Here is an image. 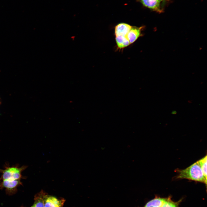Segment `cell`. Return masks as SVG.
Wrapping results in <instances>:
<instances>
[{
    "instance_id": "cell-7",
    "label": "cell",
    "mask_w": 207,
    "mask_h": 207,
    "mask_svg": "<svg viewBox=\"0 0 207 207\" xmlns=\"http://www.w3.org/2000/svg\"><path fill=\"white\" fill-rule=\"evenodd\" d=\"M144 28V26L140 27L132 26L127 35L130 44L134 43L139 37L143 36L142 32Z\"/></svg>"
},
{
    "instance_id": "cell-2",
    "label": "cell",
    "mask_w": 207,
    "mask_h": 207,
    "mask_svg": "<svg viewBox=\"0 0 207 207\" xmlns=\"http://www.w3.org/2000/svg\"><path fill=\"white\" fill-rule=\"evenodd\" d=\"M28 167L26 165L20 166L19 164L11 166L9 163H6L4 165V169L0 168L1 175L0 180H14L25 179L22 175V172Z\"/></svg>"
},
{
    "instance_id": "cell-12",
    "label": "cell",
    "mask_w": 207,
    "mask_h": 207,
    "mask_svg": "<svg viewBox=\"0 0 207 207\" xmlns=\"http://www.w3.org/2000/svg\"><path fill=\"white\" fill-rule=\"evenodd\" d=\"M177 113L175 111H174L172 112V113L173 114H175Z\"/></svg>"
},
{
    "instance_id": "cell-11",
    "label": "cell",
    "mask_w": 207,
    "mask_h": 207,
    "mask_svg": "<svg viewBox=\"0 0 207 207\" xmlns=\"http://www.w3.org/2000/svg\"><path fill=\"white\" fill-rule=\"evenodd\" d=\"M207 157L206 155L197 162L200 166L204 175L206 179H207Z\"/></svg>"
},
{
    "instance_id": "cell-10",
    "label": "cell",
    "mask_w": 207,
    "mask_h": 207,
    "mask_svg": "<svg viewBox=\"0 0 207 207\" xmlns=\"http://www.w3.org/2000/svg\"><path fill=\"white\" fill-rule=\"evenodd\" d=\"M115 40L117 48L119 49H123L130 44L126 36H116Z\"/></svg>"
},
{
    "instance_id": "cell-4",
    "label": "cell",
    "mask_w": 207,
    "mask_h": 207,
    "mask_svg": "<svg viewBox=\"0 0 207 207\" xmlns=\"http://www.w3.org/2000/svg\"><path fill=\"white\" fill-rule=\"evenodd\" d=\"M179 202L173 201L170 197H156L148 202L143 207H178Z\"/></svg>"
},
{
    "instance_id": "cell-8",
    "label": "cell",
    "mask_w": 207,
    "mask_h": 207,
    "mask_svg": "<svg viewBox=\"0 0 207 207\" xmlns=\"http://www.w3.org/2000/svg\"><path fill=\"white\" fill-rule=\"evenodd\" d=\"M132 26L126 23H121L116 25L115 28V37L117 36H126Z\"/></svg>"
},
{
    "instance_id": "cell-13",
    "label": "cell",
    "mask_w": 207,
    "mask_h": 207,
    "mask_svg": "<svg viewBox=\"0 0 207 207\" xmlns=\"http://www.w3.org/2000/svg\"></svg>"
},
{
    "instance_id": "cell-1",
    "label": "cell",
    "mask_w": 207,
    "mask_h": 207,
    "mask_svg": "<svg viewBox=\"0 0 207 207\" xmlns=\"http://www.w3.org/2000/svg\"><path fill=\"white\" fill-rule=\"evenodd\" d=\"M176 179H187L207 184V179L204 176L201 168L196 162L188 167L177 170Z\"/></svg>"
},
{
    "instance_id": "cell-9",
    "label": "cell",
    "mask_w": 207,
    "mask_h": 207,
    "mask_svg": "<svg viewBox=\"0 0 207 207\" xmlns=\"http://www.w3.org/2000/svg\"><path fill=\"white\" fill-rule=\"evenodd\" d=\"M46 193L43 190H41L35 194L34 196V203L30 207H45L44 198Z\"/></svg>"
},
{
    "instance_id": "cell-3",
    "label": "cell",
    "mask_w": 207,
    "mask_h": 207,
    "mask_svg": "<svg viewBox=\"0 0 207 207\" xmlns=\"http://www.w3.org/2000/svg\"><path fill=\"white\" fill-rule=\"evenodd\" d=\"M143 6L159 13L164 12L166 5L170 0H137Z\"/></svg>"
},
{
    "instance_id": "cell-5",
    "label": "cell",
    "mask_w": 207,
    "mask_h": 207,
    "mask_svg": "<svg viewBox=\"0 0 207 207\" xmlns=\"http://www.w3.org/2000/svg\"><path fill=\"white\" fill-rule=\"evenodd\" d=\"M21 180H0V189H5L6 193L8 195H13L17 192L18 187L22 185Z\"/></svg>"
},
{
    "instance_id": "cell-6",
    "label": "cell",
    "mask_w": 207,
    "mask_h": 207,
    "mask_svg": "<svg viewBox=\"0 0 207 207\" xmlns=\"http://www.w3.org/2000/svg\"><path fill=\"white\" fill-rule=\"evenodd\" d=\"M65 200L46 193L44 198L45 207H63Z\"/></svg>"
}]
</instances>
